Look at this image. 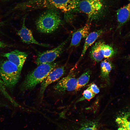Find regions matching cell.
I'll use <instances>...</instances> for the list:
<instances>
[{
  "mask_svg": "<svg viewBox=\"0 0 130 130\" xmlns=\"http://www.w3.org/2000/svg\"><path fill=\"white\" fill-rule=\"evenodd\" d=\"M130 2V0H128Z\"/></svg>",
  "mask_w": 130,
  "mask_h": 130,
  "instance_id": "28",
  "label": "cell"
},
{
  "mask_svg": "<svg viewBox=\"0 0 130 130\" xmlns=\"http://www.w3.org/2000/svg\"><path fill=\"white\" fill-rule=\"evenodd\" d=\"M79 0H27L19 4L20 10H32L40 8L54 9L65 13H69L77 9Z\"/></svg>",
  "mask_w": 130,
  "mask_h": 130,
  "instance_id": "1",
  "label": "cell"
},
{
  "mask_svg": "<svg viewBox=\"0 0 130 130\" xmlns=\"http://www.w3.org/2000/svg\"><path fill=\"white\" fill-rule=\"evenodd\" d=\"M125 58L127 59L130 60V55L126 57Z\"/></svg>",
  "mask_w": 130,
  "mask_h": 130,
  "instance_id": "25",
  "label": "cell"
},
{
  "mask_svg": "<svg viewBox=\"0 0 130 130\" xmlns=\"http://www.w3.org/2000/svg\"><path fill=\"white\" fill-rule=\"evenodd\" d=\"M78 65L76 64L66 76L60 80L53 87L56 93L62 94L67 92L76 91L77 79L76 77L75 71Z\"/></svg>",
  "mask_w": 130,
  "mask_h": 130,
  "instance_id": "6",
  "label": "cell"
},
{
  "mask_svg": "<svg viewBox=\"0 0 130 130\" xmlns=\"http://www.w3.org/2000/svg\"><path fill=\"white\" fill-rule=\"evenodd\" d=\"M117 130H124L123 128L120 127Z\"/></svg>",
  "mask_w": 130,
  "mask_h": 130,
  "instance_id": "26",
  "label": "cell"
},
{
  "mask_svg": "<svg viewBox=\"0 0 130 130\" xmlns=\"http://www.w3.org/2000/svg\"><path fill=\"white\" fill-rule=\"evenodd\" d=\"M26 18L25 16L23 19L22 27L17 32L18 35L22 42L27 44H34L43 46L49 47V45L40 43L34 39L31 30L27 28L25 25Z\"/></svg>",
  "mask_w": 130,
  "mask_h": 130,
  "instance_id": "9",
  "label": "cell"
},
{
  "mask_svg": "<svg viewBox=\"0 0 130 130\" xmlns=\"http://www.w3.org/2000/svg\"><path fill=\"white\" fill-rule=\"evenodd\" d=\"M82 94V96L77 101V102L84 100L89 101L93 98L95 95L88 88L84 91Z\"/></svg>",
  "mask_w": 130,
  "mask_h": 130,
  "instance_id": "20",
  "label": "cell"
},
{
  "mask_svg": "<svg viewBox=\"0 0 130 130\" xmlns=\"http://www.w3.org/2000/svg\"><path fill=\"white\" fill-rule=\"evenodd\" d=\"M70 38V36L56 47L50 50L38 53L35 62L37 65L52 62L62 53L64 46Z\"/></svg>",
  "mask_w": 130,
  "mask_h": 130,
  "instance_id": "7",
  "label": "cell"
},
{
  "mask_svg": "<svg viewBox=\"0 0 130 130\" xmlns=\"http://www.w3.org/2000/svg\"><path fill=\"white\" fill-rule=\"evenodd\" d=\"M102 41L100 40L95 43L91 47L90 52L91 58L98 63L101 61L104 58L101 48Z\"/></svg>",
  "mask_w": 130,
  "mask_h": 130,
  "instance_id": "16",
  "label": "cell"
},
{
  "mask_svg": "<svg viewBox=\"0 0 130 130\" xmlns=\"http://www.w3.org/2000/svg\"><path fill=\"white\" fill-rule=\"evenodd\" d=\"M91 73V71L90 70L87 69L77 79L76 91L79 90L88 83Z\"/></svg>",
  "mask_w": 130,
  "mask_h": 130,
  "instance_id": "17",
  "label": "cell"
},
{
  "mask_svg": "<svg viewBox=\"0 0 130 130\" xmlns=\"http://www.w3.org/2000/svg\"><path fill=\"white\" fill-rule=\"evenodd\" d=\"M101 48L104 58H109L114 56L117 52L113 47L108 44H106L102 41Z\"/></svg>",
  "mask_w": 130,
  "mask_h": 130,
  "instance_id": "18",
  "label": "cell"
},
{
  "mask_svg": "<svg viewBox=\"0 0 130 130\" xmlns=\"http://www.w3.org/2000/svg\"><path fill=\"white\" fill-rule=\"evenodd\" d=\"M117 17L118 29L130 20V2L117 11Z\"/></svg>",
  "mask_w": 130,
  "mask_h": 130,
  "instance_id": "13",
  "label": "cell"
},
{
  "mask_svg": "<svg viewBox=\"0 0 130 130\" xmlns=\"http://www.w3.org/2000/svg\"><path fill=\"white\" fill-rule=\"evenodd\" d=\"M0 91L4 96L10 101L13 105L16 106L18 104L9 95L0 77Z\"/></svg>",
  "mask_w": 130,
  "mask_h": 130,
  "instance_id": "19",
  "label": "cell"
},
{
  "mask_svg": "<svg viewBox=\"0 0 130 130\" xmlns=\"http://www.w3.org/2000/svg\"><path fill=\"white\" fill-rule=\"evenodd\" d=\"M66 65H64L53 69L41 83L39 96L43 98L44 93L50 84L59 80L65 74Z\"/></svg>",
  "mask_w": 130,
  "mask_h": 130,
  "instance_id": "8",
  "label": "cell"
},
{
  "mask_svg": "<svg viewBox=\"0 0 130 130\" xmlns=\"http://www.w3.org/2000/svg\"><path fill=\"white\" fill-rule=\"evenodd\" d=\"M5 23V22H0V26L3 25Z\"/></svg>",
  "mask_w": 130,
  "mask_h": 130,
  "instance_id": "24",
  "label": "cell"
},
{
  "mask_svg": "<svg viewBox=\"0 0 130 130\" xmlns=\"http://www.w3.org/2000/svg\"><path fill=\"white\" fill-rule=\"evenodd\" d=\"M100 78L102 80L109 85L110 84V74L113 68L111 63L109 60L105 59L100 63Z\"/></svg>",
  "mask_w": 130,
  "mask_h": 130,
  "instance_id": "14",
  "label": "cell"
},
{
  "mask_svg": "<svg viewBox=\"0 0 130 130\" xmlns=\"http://www.w3.org/2000/svg\"><path fill=\"white\" fill-rule=\"evenodd\" d=\"M8 46V45L0 41V48H4Z\"/></svg>",
  "mask_w": 130,
  "mask_h": 130,
  "instance_id": "23",
  "label": "cell"
},
{
  "mask_svg": "<svg viewBox=\"0 0 130 130\" xmlns=\"http://www.w3.org/2000/svg\"><path fill=\"white\" fill-rule=\"evenodd\" d=\"M86 14L88 21L98 20L102 16L104 11L103 0H80L77 8Z\"/></svg>",
  "mask_w": 130,
  "mask_h": 130,
  "instance_id": "5",
  "label": "cell"
},
{
  "mask_svg": "<svg viewBox=\"0 0 130 130\" xmlns=\"http://www.w3.org/2000/svg\"><path fill=\"white\" fill-rule=\"evenodd\" d=\"M2 55L16 65L21 71L28 54L26 52L15 50L9 52L4 53Z\"/></svg>",
  "mask_w": 130,
  "mask_h": 130,
  "instance_id": "10",
  "label": "cell"
},
{
  "mask_svg": "<svg viewBox=\"0 0 130 130\" xmlns=\"http://www.w3.org/2000/svg\"></svg>",
  "mask_w": 130,
  "mask_h": 130,
  "instance_id": "29",
  "label": "cell"
},
{
  "mask_svg": "<svg viewBox=\"0 0 130 130\" xmlns=\"http://www.w3.org/2000/svg\"><path fill=\"white\" fill-rule=\"evenodd\" d=\"M58 62H52L40 65L29 73L21 84L22 91L31 90L41 83L49 74L57 66Z\"/></svg>",
  "mask_w": 130,
  "mask_h": 130,
  "instance_id": "2",
  "label": "cell"
},
{
  "mask_svg": "<svg viewBox=\"0 0 130 130\" xmlns=\"http://www.w3.org/2000/svg\"><path fill=\"white\" fill-rule=\"evenodd\" d=\"M105 32L103 29L97 30L89 33L86 38L82 51L78 60L76 63L78 64L84 56L88 48L96 41L97 39Z\"/></svg>",
  "mask_w": 130,
  "mask_h": 130,
  "instance_id": "12",
  "label": "cell"
},
{
  "mask_svg": "<svg viewBox=\"0 0 130 130\" xmlns=\"http://www.w3.org/2000/svg\"><path fill=\"white\" fill-rule=\"evenodd\" d=\"M116 122L124 130H130V111L122 112L117 117Z\"/></svg>",
  "mask_w": 130,
  "mask_h": 130,
  "instance_id": "15",
  "label": "cell"
},
{
  "mask_svg": "<svg viewBox=\"0 0 130 130\" xmlns=\"http://www.w3.org/2000/svg\"><path fill=\"white\" fill-rule=\"evenodd\" d=\"M87 88L95 95L98 93L100 91L99 88L94 83L91 84Z\"/></svg>",
  "mask_w": 130,
  "mask_h": 130,
  "instance_id": "22",
  "label": "cell"
},
{
  "mask_svg": "<svg viewBox=\"0 0 130 130\" xmlns=\"http://www.w3.org/2000/svg\"></svg>",
  "mask_w": 130,
  "mask_h": 130,
  "instance_id": "30",
  "label": "cell"
},
{
  "mask_svg": "<svg viewBox=\"0 0 130 130\" xmlns=\"http://www.w3.org/2000/svg\"><path fill=\"white\" fill-rule=\"evenodd\" d=\"M129 36L130 37V31L129 32Z\"/></svg>",
  "mask_w": 130,
  "mask_h": 130,
  "instance_id": "27",
  "label": "cell"
},
{
  "mask_svg": "<svg viewBox=\"0 0 130 130\" xmlns=\"http://www.w3.org/2000/svg\"><path fill=\"white\" fill-rule=\"evenodd\" d=\"M59 11L48 9L40 15L36 21L37 30L45 33H50L56 30L61 24Z\"/></svg>",
  "mask_w": 130,
  "mask_h": 130,
  "instance_id": "3",
  "label": "cell"
},
{
  "mask_svg": "<svg viewBox=\"0 0 130 130\" xmlns=\"http://www.w3.org/2000/svg\"><path fill=\"white\" fill-rule=\"evenodd\" d=\"M77 130H98L96 123L88 122L83 124Z\"/></svg>",
  "mask_w": 130,
  "mask_h": 130,
  "instance_id": "21",
  "label": "cell"
},
{
  "mask_svg": "<svg viewBox=\"0 0 130 130\" xmlns=\"http://www.w3.org/2000/svg\"><path fill=\"white\" fill-rule=\"evenodd\" d=\"M91 22L88 21L84 26L73 32L72 35L69 48L72 47H77L79 46L81 40L86 37L89 34Z\"/></svg>",
  "mask_w": 130,
  "mask_h": 130,
  "instance_id": "11",
  "label": "cell"
},
{
  "mask_svg": "<svg viewBox=\"0 0 130 130\" xmlns=\"http://www.w3.org/2000/svg\"><path fill=\"white\" fill-rule=\"evenodd\" d=\"M21 72L16 65L8 60L0 65V77L5 87L8 88H13L17 84Z\"/></svg>",
  "mask_w": 130,
  "mask_h": 130,
  "instance_id": "4",
  "label": "cell"
}]
</instances>
